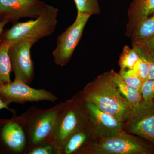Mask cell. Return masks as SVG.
<instances>
[{
  "instance_id": "cell-14",
  "label": "cell",
  "mask_w": 154,
  "mask_h": 154,
  "mask_svg": "<svg viewBox=\"0 0 154 154\" xmlns=\"http://www.w3.org/2000/svg\"><path fill=\"white\" fill-rule=\"evenodd\" d=\"M154 13V0H133L128 13L125 35L130 38L144 20Z\"/></svg>"
},
{
  "instance_id": "cell-7",
  "label": "cell",
  "mask_w": 154,
  "mask_h": 154,
  "mask_svg": "<svg viewBox=\"0 0 154 154\" xmlns=\"http://www.w3.org/2000/svg\"><path fill=\"white\" fill-rule=\"evenodd\" d=\"M0 98L8 106L12 103L24 105L27 102L42 101L54 102L58 99L50 91L35 89L16 79L0 86Z\"/></svg>"
},
{
  "instance_id": "cell-5",
  "label": "cell",
  "mask_w": 154,
  "mask_h": 154,
  "mask_svg": "<svg viewBox=\"0 0 154 154\" xmlns=\"http://www.w3.org/2000/svg\"><path fill=\"white\" fill-rule=\"evenodd\" d=\"M125 131L107 138H99L91 154H149L154 153V145Z\"/></svg>"
},
{
  "instance_id": "cell-12",
  "label": "cell",
  "mask_w": 154,
  "mask_h": 154,
  "mask_svg": "<svg viewBox=\"0 0 154 154\" xmlns=\"http://www.w3.org/2000/svg\"><path fill=\"white\" fill-rule=\"evenodd\" d=\"M85 103L88 109L89 124L99 138L113 136L124 130V122L118 121L94 104Z\"/></svg>"
},
{
  "instance_id": "cell-24",
  "label": "cell",
  "mask_w": 154,
  "mask_h": 154,
  "mask_svg": "<svg viewBox=\"0 0 154 154\" xmlns=\"http://www.w3.org/2000/svg\"><path fill=\"white\" fill-rule=\"evenodd\" d=\"M133 69L143 83L146 80L149 79L148 66L145 62L140 57L139 59L136 63Z\"/></svg>"
},
{
  "instance_id": "cell-8",
  "label": "cell",
  "mask_w": 154,
  "mask_h": 154,
  "mask_svg": "<svg viewBox=\"0 0 154 154\" xmlns=\"http://www.w3.org/2000/svg\"><path fill=\"white\" fill-rule=\"evenodd\" d=\"M91 17L87 14H77L74 23L57 37V46L52 53L56 64L63 67L69 63Z\"/></svg>"
},
{
  "instance_id": "cell-6",
  "label": "cell",
  "mask_w": 154,
  "mask_h": 154,
  "mask_svg": "<svg viewBox=\"0 0 154 154\" xmlns=\"http://www.w3.org/2000/svg\"><path fill=\"white\" fill-rule=\"evenodd\" d=\"M28 135L23 116L0 119V154H28Z\"/></svg>"
},
{
  "instance_id": "cell-18",
  "label": "cell",
  "mask_w": 154,
  "mask_h": 154,
  "mask_svg": "<svg viewBox=\"0 0 154 154\" xmlns=\"http://www.w3.org/2000/svg\"><path fill=\"white\" fill-rule=\"evenodd\" d=\"M139 56L133 48L125 45L119 56V65L120 68L133 69L139 59Z\"/></svg>"
},
{
  "instance_id": "cell-3",
  "label": "cell",
  "mask_w": 154,
  "mask_h": 154,
  "mask_svg": "<svg viewBox=\"0 0 154 154\" xmlns=\"http://www.w3.org/2000/svg\"><path fill=\"white\" fill-rule=\"evenodd\" d=\"M63 102L48 109L31 106L22 114L28 135V151L50 141L55 128Z\"/></svg>"
},
{
  "instance_id": "cell-21",
  "label": "cell",
  "mask_w": 154,
  "mask_h": 154,
  "mask_svg": "<svg viewBox=\"0 0 154 154\" xmlns=\"http://www.w3.org/2000/svg\"><path fill=\"white\" fill-rule=\"evenodd\" d=\"M132 48L147 65L149 70V79H154V56L139 45L132 44Z\"/></svg>"
},
{
  "instance_id": "cell-1",
  "label": "cell",
  "mask_w": 154,
  "mask_h": 154,
  "mask_svg": "<svg viewBox=\"0 0 154 154\" xmlns=\"http://www.w3.org/2000/svg\"><path fill=\"white\" fill-rule=\"evenodd\" d=\"M114 72L112 70L99 75L75 96L125 123L132 109L116 87L113 80Z\"/></svg>"
},
{
  "instance_id": "cell-15",
  "label": "cell",
  "mask_w": 154,
  "mask_h": 154,
  "mask_svg": "<svg viewBox=\"0 0 154 154\" xmlns=\"http://www.w3.org/2000/svg\"><path fill=\"white\" fill-rule=\"evenodd\" d=\"M113 80L119 92L128 102L132 110L142 102L143 99L140 90L125 82L119 73L114 72Z\"/></svg>"
},
{
  "instance_id": "cell-25",
  "label": "cell",
  "mask_w": 154,
  "mask_h": 154,
  "mask_svg": "<svg viewBox=\"0 0 154 154\" xmlns=\"http://www.w3.org/2000/svg\"><path fill=\"white\" fill-rule=\"evenodd\" d=\"M132 44L139 45L154 56V36L132 42Z\"/></svg>"
},
{
  "instance_id": "cell-11",
  "label": "cell",
  "mask_w": 154,
  "mask_h": 154,
  "mask_svg": "<svg viewBox=\"0 0 154 154\" xmlns=\"http://www.w3.org/2000/svg\"><path fill=\"white\" fill-rule=\"evenodd\" d=\"M46 4L41 0H0V22L14 24L23 18L36 19Z\"/></svg>"
},
{
  "instance_id": "cell-22",
  "label": "cell",
  "mask_w": 154,
  "mask_h": 154,
  "mask_svg": "<svg viewBox=\"0 0 154 154\" xmlns=\"http://www.w3.org/2000/svg\"><path fill=\"white\" fill-rule=\"evenodd\" d=\"M28 154H59V150L51 142L48 141L30 149Z\"/></svg>"
},
{
  "instance_id": "cell-10",
  "label": "cell",
  "mask_w": 154,
  "mask_h": 154,
  "mask_svg": "<svg viewBox=\"0 0 154 154\" xmlns=\"http://www.w3.org/2000/svg\"><path fill=\"white\" fill-rule=\"evenodd\" d=\"M33 45L29 41H19L10 45L9 49L12 72L15 75V79L21 80L29 85L35 76L34 64L30 53Z\"/></svg>"
},
{
  "instance_id": "cell-19",
  "label": "cell",
  "mask_w": 154,
  "mask_h": 154,
  "mask_svg": "<svg viewBox=\"0 0 154 154\" xmlns=\"http://www.w3.org/2000/svg\"><path fill=\"white\" fill-rule=\"evenodd\" d=\"M77 10V14L90 16L98 15L101 12L98 0H73Z\"/></svg>"
},
{
  "instance_id": "cell-16",
  "label": "cell",
  "mask_w": 154,
  "mask_h": 154,
  "mask_svg": "<svg viewBox=\"0 0 154 154\" xmlns=\"http://www.w3.org/2000/svg\"><path fill=\"white\" fill-rule=\"evenodd\" d=\"M9 47L10 45L7 42L2 41L0 42V86L11 82L12 70Z\"/></svg>"
},
{
  "instance_id": "cell-9",
  "label": "cell",
  "mask_w": 154,
  "mask_h": 154,
  "mask_svg": "<svg viewBox=\"0 0 154 154\" xmlns=\"http://www.w3.org/2000/svg\"><path fill=\"white\" fill-rule=\"evenodd\" d=\"M124 130L154 145V101L143 100L134 108Z\"/></svg>"
},
{
  "instance_id": "cell-4",
  "label": "cell",
  "mask_w": 154,
  "mask_h": 154,
  "mask_svg": "<svg viewBox=\"0 0 154 154\" xmlns=\"http://www.w3.org/2000/svg\"><path fill=\"white\" fill-rule=\"evenodd\" d=\"M88 122L85 103L76 96L63 102L50 141L59 149L72 134Z\"/></svg>"
},
{
  "instance_id": "cell-27",
  "label": "cell",
  "mask_w": 154,
  "mask_h": 154,
  "mask_svg": "<svg viewBox=\"0 0 154 154\" xmlns=\"http://www.w3.org/2000/svg\"><path fill=\"white\" fill-rule=\"evenodd\" d=\"M7 23L5 22H0V42H2L1 39V35L3 30V28Z\"/></svg>"
},
{
  "instance_id": "cell-26",
  "label": "cell",
  "mask_w": 154,
  "mask_h": 154,
  "mask_svg": "<svg viewBox=\"0 0 154 154\" xmlns=\"http://www.w3.org/2000/svg\"><path fill=\"white\" fill-rule=\"evenodd\" d=\"M3 109H7V110H10L11 112H12V113H14V114H15L16 112V111H14V110H11V109H10V108H9L8 106L6 105L5 103L3 102L2 100V99L0 98V110Z\"/></svg>"
},
{
  "instance_id": "cell-2",
  "label": "cell",
  "mask_w": 154,
  "mask_h": 154,
  "mask_svg": "<svg viewBox=\"0 0 154 154\" xmlns=\"http://www.w3.org/2000/svg\"><path fill=\"white\" fill-rule=\"evenodd\" d=\"M58 14L57 8L46 4L41 14L35 20L18 22L10 29L3 30L1 40L9 45L22 41H29L34 44L54 32Z\"/></svg>"
},
{
  "instance_id": "cell-17",
  "label": "cell",
  "mask_w": 154,
  "mask_h": 154,
  "mask_svg": "<svg viewBox=\"0 0 154 154\" xmlns=\"http://www.w3.org/2000/svg\"><path fill=\"white\" fill-rule=\"evenodd\" d=\"M137 27L131 37L132 42L154 36V13Z\"/></svg>"
},
{
  "instance_id": "cell-20",
  "label": "cell",
  "mask_w": 154,
  "mask_h": 154,
  "mask_svg": "<svg viewBox=\"0 0 154 154\" xmlns=\"http://www.w3.org/2000/svg\"><path fill=\"white\" fill-rule=\"evenodd\" d=\"M119 74L125 82L140 91L143 83L133 69L120 68Z\"/></svg>"
},
{
  "instance_id": "cell-13",
  "label": "cell",
  "mask_w": 154,
  "mask_h": 154,
  "mask_svg": "<svg viewBox=\"0 0 154 154\" xmlns=\"http://www.w3.org/2000/svg\"><path fill=\"white\" fill-rule=\"evenodd\" d=\"M99 139L88 121L66 140L60 148L59 154H91Z\"/></svg>"
},
{
  "instance_id": "cell-23",
  "label": "cell",
  "mask_w": 154,
  "mask_h": 154,
  "mask_svg": "<svg viewBox=\"0 0 154 154\" xmlns=\"http://www.w3.org/2000/svg\"><path fill=\"white\" fill-rule=\"evenodd\" d=\"M140 92L143 100L154 101V79H148L143 82Z\"/></svg>"
}]
</instances>
